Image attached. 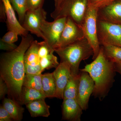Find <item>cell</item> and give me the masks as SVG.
Returning <instances> with one entry per match:
<instances>
[{
  "label": "cell",
  "instance_id": "cell-15",
  "mask_svg": "<svg viewBox=\"0 0 121 121\" xmlns=\"http://www.w3.org/2000/svg\"><path fill=\"white\" fill-rule=\"evenodd\" d=\"M62 119L70 121H80L82 111L77 100L74 99H63L62 105Z\"/></svg>",
  "mask_w": 121,
  "mask_h": 121
},
{
  "label": "cell",
  "instance_id": "cell-27",
  "mask_svg": "<svg viewBox=\"0 0 121 121\" xmlns=\"http://www.w3.org/2000/svg\"><path fill=\"white\" fill-rule=\"evenodd\" d=\"M44 0H27L28 11L43 8Z\"/></svg>",
  "mask_w": 121,
  "mask_h": 121
},
{
  "label": "cell",
  "instance_id": "cell-16",
  "mask_svg": "<svg viewBox=\"0 0 121 121\" xmlns=\"http://www.w3.org/2000/svg\"><path fill=\"white\" fill-rule=\"evenodd\" d=\"M54 48L48 44H43L39 47L38 54L40 66L43 71L45 69L56 68L59 64L57 57L54 55Z\"/></svg>",
  "mask_w": 121,
  "mask_h": 121
},
{
  "label": "cell",
  "instance_id": "cell-8",
  "mask_svg": "<svg viewBox=\"0 0 121 121\" xmlns=\"http://www.w3.org/2000/svg\"><path fill=\"white\" fill-rule=\"evenodd\" d=\"M47 15V12L43 8L28 11L22 25L28 31L44 40L41 31V25L43 20H46Z\"/></svg>",
  "mask_w": 121,
  "mask_h": 121
},
{
  "label": "cell",
  "instance_id": "cell-9",
  "mask_svg": "<svg viewBox=\"0 0 121 121\" xmlns=\"http://www.w3.org/2000/svg\"><path fill=\"white\" fill-rule=\"evenodd\" d=\"M66 18L64 29L55 49L64 47L85 38L82 26L70 17Z\"/></svg>",
  "mask_w": 121,
  "mask_h": 121
},
{
  "label": "cell",
  "instance_id": "cell-18",
  "mask_svg": "<svg viewBox=\"0 0 121 121\" xmlns=\"http://www.w3.org/2000/svg\"><path fill=\"white\" fill-rule=\"evenodd\" d=\"M2 106L8 112L13 121H20L23 118L24 108L21 105L9 98H4Z\"/></svg>",
  "mask_w": 121,
  "mask_h": 121
},
{
  "label": "cell",
  "instance_id": "cell-21",
  "mask_svg": "<svg viewBox=\"0 0 121 121\" xmlns=\"http://www.w3.org/2000/svg\"><path fill=\"white\" fill-rule=\"evenodd\" d=\"M43 91L47 98L55 97L56 87L53 73L42 74Z\"/></svg>",
  "mask_w": 121,
  "mask_h": 121
},
{
  "label": "cell",
  "instance_id": "cell-28",
  "mask_svg": "<svg viewBox=\"0 0 121 121\" xmlns=\"http://www.w3.org/2000/svg\"><path fill=\"white\" fill-rule=\"evenodd\" d=\"M9 93V89L7 84L0 77V99L4 98L5 96Z\"/></svg>",
  "mask_w": 121,
  "mask_h": 121
},
{
  "label": "cell",
  "instance_id": "cell-17",
  "mask_svg": "<svg viewBox=\"0 0 121 121\" xmlns=\"http://www.w3.org/2000/svg\"><path fill=\"white\" fill-rule=\"evenodd\" d=\"M26 108L32 117H48L50 115V106L47 104L45 99H39L26 104Z\"/></svg>",
  "mask_w": 121,
  "mask_h": 121
},
{
  "label": "cell",
  "instance_id": "cell-10",
  "mask_svg": "<svg viewBox=\"0 0 121 121\" xmlns=\"http://www.w3.org/2000/svg\"><path fill=\"white\" fill-rule=\"evenodd\" d=\"M80 81L77 101L83 110L88 109L89 99L93 94L95 83L89 74L86 72H79Z\"/></svg>",
  "mask_w": 121,
  "mask_h": 121
},
{
  "label": "cell",
  "instance_id": "cell-32",
  "mask_svg": "<svg viewBox=\"0 0 121 121\" xmlns=\"http://www.w3.org/2000/svg\"><path fill=\"white\" fill-rule=\"evenodd\" d=\"M63 0H54L55 3V9L54 11L57 10Z\"/></svg>",
  "mask_w": 121,
  "mask_h": 121
},
{
  "label": "cell",
  "instance_id": "cell-25",
  "mask_svg": "<svg viewBox=\"0 0 121 121\" xmlns=\"http://www.w3.org/2000/svg\"><path fill=\"white\" fill-rule=\"evenodd\" d=\"M19 34L16 32L9 30L2 37L1 39L2 41L10 43H14L18 40Z\"/></svg>",
  "mask_w": 121,
  "mask_h": 121
},
{
  "label": "cell",
  "instance_id": "cell-19",
  "mask_svg": "<svg viewBox=\"0 0 121 121\" xmlns=\"http://www.w3.org/2000/svg\"><path fill=\"white\" fill-rule=\"evenodd\" d=\"M79 81V73L77 75H73L71 74L64 91L63 99L71 98L77 100Z\"/></svg>",
  "mask_w": 121,
  "mask_h": 121
},
{
  "label": "cell",
  "instance_id": "cell-20",
  "mask_svg": "<svg viewBox=\"0 0 121 121\" xmlns=\"http://www.w3.org/2000/svg\"><path fill=\"white\" fill-rule=\"evenodd\" d=\"M47 98L44 94L39 91L23 86L21 96V104L26 105L36 100L45 99Z\"/></svg>",
  "mask_w": 121,
  "mask_h": 121
},
{
  "label": "cell",
  "instance_id": "cell-2",
  "mask_svg": "<svg viewBox=\"0 0 121 121\" xmlns=\"http://www.w3.org/2000/svg\"><path fill=\"white\" fill-rule=\"evenodd\" d=\"M79 71L89 74L95 83L92 95L100 101L103 100L108 95L112 86L116 71L115 63L106 58L102 46L96 58Z\"/></svg>",
  "mask_w": 121,
  "mask_h": 121
},
{
  "label": "cell",
  "instance_id": "cell-31",
  "mask_svg": "<svg viewBox=\"0 0 121 121\" xmlns=\"http://www.w3.org/2000/svg\"><path fill=\"white\" fill-rule=\"evenodd\" d=\"M6 13L5 9L3 3L1 1L0 5V22H6Z\"/></svg>",
  "mask_w": 121,
  "mask_h": 121
},
{
  "label": "cell",
  "instance_id": "cell-30",
  "mask_svg": "<svg viewBox=\"0 0 121 121\" xmlns=\"http://www.w3.org/2000/svg\"><path fill=\"white\" fill-rule=\"evenodd\" d=\"M17 46L14 43H10L2 41L0 39V48L1 50L11 51L16 49Z\"/></svg>",
  "mask_w": 121,
  "mask_h": 121
},
{
  "label": "cell",
  "instance_id": "cell-29",
  "mask_svg": "<svg viewBox=\"0 0 121 121\" xmlns=\"http://www.w3.org/2000/svg\"><path fill=\"white\" fill-rule=\"evenodd\" d=\"M13 121L11 115L3 106L0 107V121Z\"/></svg>",
  "mask_w": 121,
  "mask_h": 121
},
{
  "label": "cell",
  "instance_id": "cell-7",
  "mask_svg": "<svg viewBox=\"0 0 121 121\" xmlns=\"http://www.w3.org/2000/svg\"><path fill=\"white\" fill-rule=\"evenodd\" d=\"M66 20V17H64L56 19L52 22H48L46 20L42 21L41 30L43 40L54 49L58 43Z\"/></svg>",
  "mask_w": 121,
  "mask_h": 121
},
{
  "label": "cell",
  "instance_id": "cell-12",
  "mask_svg": "<svg viewBox=\"0 0 121 121\" xmlns=\"http://www.w3.org/2000/svg\"><path fill=\"white\" fill-rule=\"evenodd\" d=\"M98 20L121 25V0H116L99 9Z\"/></svg>",
  "mask_w": 121,
  "mask_h": 121
},
{
  "label": "cell",
  "instance_id": "cell-13",
  "mask_svg": "<svg viewBox=\"0 0 121 121\" xmlns=\"http://www.w3.org/2000/svg\"><path fill=\"white\" fill-rule=\"evenodd\" d=\"M53 72L56 90L55 97L63 99V92L71 75L70 65L66 62H60Z\"/></svg>",
  "mask_w": 121,
  "mask_h": 121
},
{
  "label": "cell",
  "instance_id": "cell-14",
  "mask_svg": "<svg viewBox=\"0 0 121 121\" xmlns=\"http://www.w3.org/2000/svg\"><path fill=\"white\" fill-rule=\"evenodd\" d=\"M5 9L6 13V22L7 28L9 31L12 30L16 32L19 35L26 36L28 35V32L17 20L13 9L10 0H1Z\"/></svg>",
  "mask_w": 121,
  "mask_h": 121
},
{
  "label": "cell",
  "instance_id": "cell-6",
  "mask_svg": "<svg viewBox=\"0 0 121 121\" xmlns=\"http://www.w3.org/2000/svg\"><path fill=\"white\" fill-rule=\"evenodd\" d=\"M97 32L100 45L107 43L121 47V25L98 20Z\"/></svg>",
  "mask_w": 121,
  "mask_h": 121
},
{
  "label": "cell",
  "instance_id": "cell-26",
  "mask_svg": "<svg viewBox=\"0 0 121 121\" xmlns=\"http://www.w3.org/2000/svg\"><path fill=\"white\" fill-rule=\"evenodd\" d=\"M115 0H89V7L99 9Z\"/></svg>",
  "mask_w": 121,
  "mask_h": 121
},
{
  "label": "cell",
  "instance_id": "cell-22",
  "mask_svg": "<svg viewBox=\"0 0 121 121\" xmlns=\"http://www.w3.org/2000/svg\"><path fill=\"white\" fill-rule=\"evenodd\" d=\"M105 56L115 63H121V47L109 44L101 45Z\"/></svg>",
  "mask_w": 121,
  "mask_h": 121
},
{
  "label": "cell",
  "instance_id": "cell-4",
  "mask_svg": "<svg viewBox=\"0 0 121 121\" xmlns=\"http://www.w3.org/2000/svg\"><path fill=\"white\" fill-rule=\"evenodd\" d=\"M89 0H63L59 8L51 14L54 20L70 17L82 26L89 8Z\"/></svg>",
  "mask_w": 121,
  "mask_h": 121
},
{
  "label": "cell",
  "instance_id": "cell-5",
  "mask_svg": "<svg viewBox=\"0 0 121 121\" xmlns=\"http://www.w3.org/2000/svg\"><path fill=\"white\" fill-rule=\"evenodd\" d=\"M98 9L89 7L81 26L85 38L89 42L94 51L93 60L97 56L100 48L98 36Z\"/></svg>",
  "mask_w": 121,
  "mask_h": 121
},
{
  "label": "cell",
  "instance_id": "cell-3",
  "mask_svg": "<svg viewBox=\"0 0 121 121\" xmlns=\"http://www.w3.org/2000/svg\"><path fill=\"white\" fill-rule=\"evenodd\" d=\"M55 52L59 56L60 62L69 64L71 74L73 75L79 74L81 62L94 55L93 48L85 38L64 47L55 48Z\"/></svg>",
  "mask_w": 121,
  "mask_h": 121
},
{
  "label": "cell",
  "instance_id": "cell-24",
  "mask_svg": "<svg viewBox=\"0 0 121 121\" xmlns=\"http://www.w3.org/2000/svg\"><path fill=\"white\" fill-rule=\"evenodd\" d=\"M15 11L18 15L19 21L22 24L28 11L27 0H10Z\"/></svg>",
  "mask_w": 121,
  "mask_h": 121
},
{
  "label": "cell",
  "instance_id": "cell-11",
  "mask_svg": "<svg viewBox=\"0 0 121 121\" xmlns=\"http://www.w3.org/2000/svg\"><path fill=\"white\" fill-rule=\"evenodd\" d=\"M38 48L39 42L34 40L25 52L24 59L25 74H39L43 71L40 66Z\"/></svg>",
  "mask_w": 121,
  "mask_h": 121
},
{
  "label": "cell",
  "instance_id": "cell-23",
  "mask_svg": "<svg viewBox=\"0 0 121 121\" xmlns=\"http://www.w3.org/2000/svg\"><path fill=\"white\" fill-rule=\"evenodd\" d=\"M23 86L35 89L44 94L42 87V74H25Z\"/></svg>",
  "mask_w": 121,
  "mask_h": 121
},
{
  "label": "cell",
  "instance_id": "cell-33",
  "mask_svg": "<svg viewBox=\"0 0 121 121\" xmlns=\"http://www.w3.org/2000/svg\"><path fill=\"white\" fill-rule=\"evenodd\" d=\"M115 69L116 71L118 72L121 74V63H115Z\"/></svg>",
  "mask_w": 121,
  "mask_h": 121
},
{
  "label": "cell",
  "instance_id": "cell-1",
  "mask_svg": "<svg viewBox=\"0 0 121 121\" xmlns=\"http://www.w3.org/2000/svg\"><path fill=\"white\" fill-rule=\"evenodd\" d=\"M33 40V37L29 34L22 36L20 43L16 49L4 53L0 57V77L8 87V97L20 105L21 91L25 75L24 56Z\"/></svg>",
  "mask_w": 121,
  "mask_h": 121
}]
</instances>
